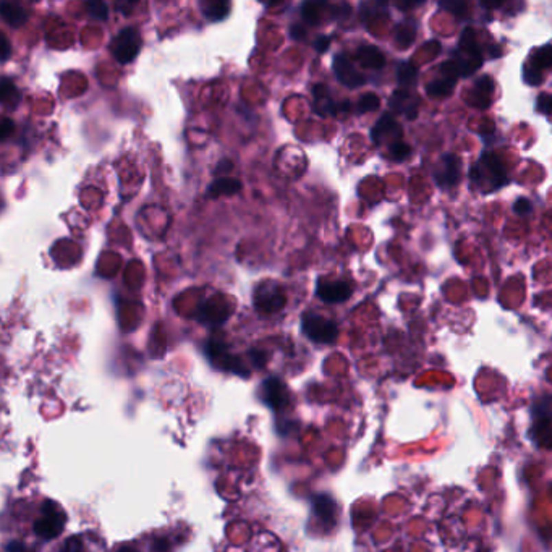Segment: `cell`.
<instances>
[{
	"instance_id": "cell-13",
	"label": "cell",
	"mask_w": 552,
	"mask_h": 552,
	"mask_svg": "<svg viewBox=\"0 0 552 552\" xmlns=\"http://www.w3.org/2000/svg\"><path fill=\"white\" fill-rule=\"evenodd\" d=\"M389 106L395 114H404L406 119H416L419 108V97L409 89H397L389 99Z\"/></svg>"
},
{
	"instance_id": "cell-23",
	"label": "cell",
	"mask_w": 552,
	"mask_h": 552,
	"mask_svg": "<svg viewBox=\"0 0 552 552\" xmlns=\"http://www.w3.org/2000/svg\"><path fill=\"white\" fill-rule=\"evenodd\" d=\"M527 65L531 67V69H535L536 71H540L542 73V70L546 69H551L552 67V46H542L540 49H536V51H533L531 57H529V60L527 62Z\"/></svg>"
},
{
	"instance_id": "cell-20",
	"label": "cell",
	"mask_w": 552,
	"mask_h": 552,
	"mask_svg": "<svg viewBox=\"0 0 552 552\" xmlns=\"http://www.w3.org/2000/svg\"><path fill=\"white\" fill-rule=\"evenodd\" d=\"M0 15L12 28H20L28 21V12L18 3L2 2L0 3Z\"/></svg>"
},
{
	"instance_id": "cell-21",
	"label": "cell",
	"mask_w": 552,
	"mask_h": 552,
	"mask_svg": "<svg viewBox=\"0 0 552 552\" xmlns=\"http://www.w3.org/2000/svg\"><path fill=\"white\" fill-rule=\"evenodd\" d=\"M356 60L360 62V65L366 67V69L379 70L382 69L384 63H386V57H384V54L379 51L378 47L363 46L358 49V52H356Z\"/></svg>"
},
{
	"instance_id": "cell-16",
	"label": "cell",
	"mask_w": 552,
	"mask_h": 552,
	"mask_svg": "<svg viewBox=\"0 0 552 552\" xmlns=\"http://www.w3.org/2000/svg\"><path fill=\"white\" fill-rule=\"evenodd\" d=\"M313 108L316 114L319 115H337L341 112V106L337 102H334V99L330 97L327 86L324 84H316L313 88Z\"/></svg>"
},
{
	"instance_id": "cell-11",
	"label": "cell",
	"mask_w": 552,
	"mask_h": 552,
	"mask_svg": "<svg viewBox=\"0 0 552 552\" xmlns=\"http://www.w3.org/2000/svg\"><path fill=\"white\" fill-rule=\"evenodd\" d=\"M334 73H336L337 80L341 81L343 86L347 88H360L366 83V78L363 75L356 70V67L353 65L350 58L343 54H338V56L334 57Z\"/></svg>"
},
{
	"instance_id": "cell-12",
	"label": "cell",
	"mask_w": 552,
	"mask_h": 552,
	"mask_svg": "<svg viewBox=\"0 0 552 552\" xmlns=\"http://www.w3.org/2000/svg\"><path fill=\"white\" fill-rule=\"evenodd\" d=\"M352 285L343 280H334V282L319 280L318 288H316V295L325 303H343L352 297Z\"/></svg>"
},
{
	"instance_id": "cell-28",
	"label": "cell",
	"mask_w": 552,
	"mask_h": 552,
	"mask_svg": "<svg viewBox=\"0 0 552 552\" xmlns=\"http://www.w3.org/2000/svg\"><path fill=\"white\" fill-rule=\"evenodd\" d=\"M379 104H381V101H379V97L376 96V94L374 93L365 94V96L360 97L358 104H356V107H358V114H366V112L376 111V108H379Z\"/></svg>"
},
{
	"instance_id": "cell-2",
	"label": "cell",
	"mask_w": 552,
	"mask_h": 552,
	"mask_svg": "<svg viewBox=\"0 0 552 552\" xmlns=\"http://www.w3.org/2000/svg\"><path fill=\"white\" fill-rule=\"evenodd\" d=\"M460 51H457L452 57L450 65L454 67L455 73L459 76H468L476 71L483 63L481 52L476 46L474 34L472 30H465L460 38Z\"/></svg>"
},
{
	"instance_id": "cell-25",
	"label": "cell",
	"mask_w": 552,
	"mask_h": 552,
	"mask_svg": "<svg viewBox=\"0 0 552 552\" xmlns=\"http://www.w3.org/2000/svg\"><path fill=\"white\" fill-rule=\"evenodd\" d=\"M397 81H399L402 88H411L418 81V69L415 65H411L410 62H402L399 69H397Z\"/></svg>"
},
{
	"instance_id": "cell-40",
	"label": "cell",
	"mask_w": 552,
	"mask_h": 552,
	"mask_svg": "<svg viewBox=\"0 0 552 552\" xmlns=\"http://www.w3.org/2000/svg\"><path fill=\"white\" fill-rule=\"evenodd\" d=\"M441 5L446 7V8H452V7H454V3L449 2V3H441ZM455 7H457V8H465V3H457Z\"/></svg>"
},
{
	"instance_id": "cell-9",
	"label": "cell",
	"mask_w": 552,
	"mask_h": 552,
	"mask_svg": "<svg viewBox=\"0 0 552 552\" xmlns=\"http://www.w3.org/2000/svg\"><path fill=\"white\" fill-rule=\"evenodd\" d=\"M261 399L274 410H284L290 404L288 389L279 378H268L261 386Z\"/></svg>"
},
{
	"instance_id": "cell-26",
	"label": "cell",
	"mask_w": 552,
	"mask_h": 552,
	"mask_svg": "<svg viewBox=\"0 0 552 552\" xmlns=\"http://www.w3.org/2000/svg\"><path fill=\"white\" fill-rule=\"evenodd\" d=\"M415 34H416L415 26L402 23L397 26V30H395V41L399 43L400 47H409L410 44L413 43Z\"/></svg>"
},
{
	"instance_id": "cell-41",
	"label": "cell",
	"mask_w": 552,
	"mask_h": 552,
	"mask_svg": "<svg viewBox=\"0 0 552 552\" xmlns=\"http://www.w3.org/2000/svg\"><path fill=\"white\" fill-rule=\"evenodd\" d=\"M117 552H138L137 549H135V547H128V546H124V547H120L119 551Z\"/></svg>"
},
{
	"instance_id": "cell-31",
	"label": "cell",
	"mask_w": 552,
	"mask_h": 552,
	"mask_svg": "<svg viewBox=\"0 0 552 552\" xmlns=\"http://www.w3.org/2000/svg\"><path fill=\"white\" fill-rule=\"evenodd\" d=\"M523 78H525V83H527V84L538 86L542 81V73H540V71H536L535 69H531L529 65H525Z\"/></svg>"
},
{
	"instance_id": "cell-7",
	"label": "cell",
	"mask_w": 552,
	"mask_h": 552,
	"mask_svg": "<svg viewBox=\"0 0 552 552\" xmlns=\"http://www.w3.org/2000/svg\"><path fill=\"white\" fill-rule=\"evenodd\" d=\"M461 161L454 154H444L434 169V182L441 188H454L460 180Z\"/></svg>"
},
{
	"instance_id": "cell-27",
	"label": "cell",
	"mask_w": 552,
	"mask_h": 552,
	"mask_svg": "<svg viewBox=\"0 0 552 552\" xmlns=\"http://www.w3.org/2000/svg\"><path fill=\"white\" fill-rule=\"evenodd\" d=\"M86 10H88L89 16L94 18V20H97V21H104L108 18V7H107V3H104V2H96V0H93V2H86Z\"/></svg>"
},
{
	"instance_id": "cell-24",
	"label": "cell",
	"mask_w": 552,
	"mask_h": 552,
	"mask_svg": "<svg viewBox=\"0 0 552 552\" xmlns=\"http://www.w3.org/2000/svg\"><path fill=\"white\" fill-rule=\"evenodd\" d=\"M0 99H2V104H5L7 107H16V104L21 99V94L18 91L15 81H12L8 76L0 81Z\"/></svg>"
},
{
	"instance_id": "cell-35",
	"label": "cell",
	"mask_w": 552,
	"mask_h": 552,
	"mask_svg": "<svg viewBox=\"0 0 552 552\" xmlns=\"http://www.w3.org/2000/svg\"><path fill=\"white\" fill-rule=\"evenodd\" d=\"M329 46H330V38H329V36H319V38L314 41V49L319 54H324L329 49Z\"/></svg>"
},
{
	"instance_id": "cell-38",
	"label": "cell",
	"mask_w": 552,
	"mask_h": 552,
	"mask_svg": "<svg viewBox=\"0 0 552 552\" xmlns=\"http://www.w3.org/2000/svg\"><path fill=\"white\" fill-rule=\"evenodd\" d=\"M290 36H292V39H295V41H303L306 36V30L303 28L301 25H292Z\"/></svg>"
},
{
	"instance_id": "cell-1",
	"label": "cell",
	"mask_w": 552,
	"mask_h": 552,
	"mask_svg": "<svg viewBox=\"0 0 552 552\" xmlns=\"http://www.w3.org/2000/svg\"><path fill=\"white\" fill-rule=\"evenodd\" d=\"M470 179L484 193L496 192L509 182L504 164L492 152H483L479 161L470 170Z\"/></svg>"
},
{
	"instance_id": "cell-6",
	"label": "cell",
	"mask_w": 552,
	"mask_h": 552,
	"mask_svg": "<svg viewBox=\"0 0 552 552\" xmlns=\"http://www.w3.org/2000/svg\"><path fill=\"white\" fill-rule=\"evenodd\" d=\"M206 355L207 358L211 360V363L219 366L220 369L230 371V373H235L243 378L250 374V371H248V368L243 365V361L240 360L238 356L229 355L227 347H225L222 342H214V341L207 342Z\"/></svg>"
},
{
	"instance_id": "cell-14",
	"label": "cell",
	"mask_w": 552,
	"mask_h": 552,
	"mask_svg": "<svg viewBox=\"0 0 552 552\" xmlns=\"http://www.w3.org/2000/svg\"><path fill=\"white\" fill-rule=\"evenodd\" d=\"M441 71L444 75L441 76V78H436L431 83L428 84V94L429 96H434V97H444V96H449L452 93V88H454L455 83H457V75L454 67L450 65V62H446L442 63L441 67Z\"/></svg>"
},
{
	"instance_id": "cell-3",
	"label": "cell",
	"mask_w": 552,
	"mask_h": 552,
	"mask_svg": "<svg viewBox=\"0 0 552 552\" xmlns=\"http://www.w3.org/2000/svg\"><path fill=\"white\" fill-rule=\"evenodd\" d=\"M67 515L54 501H46L41 507V517L34 523V533L43 540H54L63 531Z\"/></svg>"
},
{
	"instance_id": "cell-37",
	"label": "cell",
	"mask_w": 552,
	"mask_h": 552,
	"mask_svg": "<svg viewBox=\"0 0 552 552\" xmlns=\"http://www.w3.org/2000/svg\"><path fill=\"white\" fill-rule=\"evenodd\" d=\"M250 358L253 363H255V366H260V368H262V366L266 365V353L261 350H251Z\"/></svg>"
},
{
	"instance_id": "cell-10",
	"label": "cell",
	"mask_w": 552,
	"mask_h": 552,
	"mask_svg": "<svg viewBox=\"0 0 552 552\" xmlns=\"http://www.w3.org/2000/svg\"><path fill=\"white\" fill-rule=\"evenodd\" d=\"M402 135H404L402 126L397 124V120L391 114H384L371 130V139L374 144L387 143L389 146H392V144L402 141Z\"/></svg>"
},
{
	"instance_id": "cell-29",
	"label": "cell",
	"mask_w": 552,
	"mask_h": 552,
	"mask_svg": "<svg viewBox=\"0 0 552 552\" xmlns=\"http://www.w3.org/2000/svg\"><path fill=\"white\" fill-rule=\"evenodd\" d=\"M411 152V148L409 144L405 143H395L392 144V146H389V154H391V157L393 161L400 162V161H405L406 157H409V154Z\"/></svg>"
},
{
	"instance_id": "cell-5",
	"label": "cell",
	"mask_w": 552,
	"mask_h": 552,
	"mask_svg": "<svg viewBox=\"0 0 552 552\" xmlns=\"http://www.w3.org/2000/svg\"><path fill=\"white\" fill-rule=\"evenodd\" d=\"M305 336L316 343H332L338 336V327L334 321L316 313H306L301 319Z\"/></svg>"
},
{
	"instance_id": "cell-33",
	"label": "cell",
	"mask_w": 552,
	"mask_h": 552,
	"mask_svg": "<svg viewBox=\"0 0 552 552\" xmlns=\"http://www.w3.org/2000/svg\"><path fill=\"white\" fill-rule=\"evenodd\" d=\"M13 128H15L13 122L8 119V117H5V119L2 120V126H0V139L5 141V139L13 133Z\"/></svg>"
},
{
	"instance_id": "cell-32",
	"label": "cell",
	"mask_w": 552,
	"mask_h": 552,
	"mask_svg": "<svg viewBox=\"0 0 552 552\" xmlns=\"http://www.w3.org/2000/svg\"><path fill=\"white\" fill-rule=\"evenodd\" d=\"M533 211V203L528 198H518L514 203V212L518 216H528Z\"/></svg>"
},
{
	"instance_id": "cell-39",
	"label": "cell",
	"mask_w": 552,
	"mask_h": 552,
	"mask_svg": "<svg viewBox=\"0 0 552 552\" xmlns=\"http://www.w3.org/2000/svg\"><path fill=\"white\" fill-rule=\"evenodd\" d=\"M7 549H8V552H21L23 551V546H21L20 542H10Z\"/></svg>"
},
{
	"instance_id": "cell-36",
	"label": "cell",
	"mask_w": 552,
	"mask_h": 552,
	"mask_svg": "<svg viewBox=\"0 0 552 552\" xmlns=\"http://www.w3.org/2000/svg\"><path fill=\"white\" fill-rule=\"evenodd\" d=\"M65 552H81V540L78 536H71L69 541H67L65 547H63Z\"/></svg>"
},
{
	"instance_id": "cell-34",
	"label": "cell",
	"mask_w": 552,
	"mask_h": 552,
	"mask_svg": "<svg viewBox=\"0 0 552 552\" xmlns=\"http://www.w3.org/2000/svg\"><path fill=\"white\" fill-rule=\"evenodd\" d=\"M0 44H2V47H0V52H2V62H7L8 57H10V43H8L7 36L5 34H0Z\"/></svg>"
},
{
	"instance_id": "cell-17",
	"label": "cell",
	"mask_w": 552,
	"mask_h": 552,
	"mask_svg": "<svg viewBox=\"0 0 552 552\" xmlns=\"http://www.w3.org/2000/svg\"><path fill=\"white\" fill-rule=\"evenodd\" d=\"M531 437L536 446L542 447V449H551L552 447V415H540L536 418L535 424L531 428Z\"/></svg>"
},
{
	"instance_id": "cell-15",
	"label": "cell",
	"mask_w": 552,
	"mask_h": 552,
	"mask_svg": "<svg viewBox=\"0 0 552 552\" xmlns=\"http://www.w3.org/2000/svg\"><path fill=\"white\" fill-rule=\"evenodd\" d=\"M492 91H494V83H492L491 76H481L474 81L473 88H472V97L468 99L470 104L478 108H486L490 107Z\"/></svg>"
},
{
	"instance_id": "cell-8",
	"label": "cell",
	"mask_w": 552,
	"mask_h": 552,
	"mask_svg": "<svg viewBox=\"0 0 552 552\" xmlns=\"http://www.w3.org/2000/svg\"><path fill=\"white\" fill-rule=\"evenodd\" d=\"M285 295L275 284L260 285L255 292V306L261 313H277L285 305Z\"/></svg>"
},
{
	"instance_id": "cell-30",
	"label": "cell",
	"mask_w": 552,
	"mask_h": 552,
	"mask_svg": "<svg viewBox=\"0 0 552 552\" xmlns=\"http://www.w3.org/2000/svg\"><path fill=\"white\" fill-rule=\"evenodd\" d=\"M536 108L552 119V94H541L536 101Z\"/></svg>"
},
{
	"instance_id": "cell-4",
	"label": "cell",
	"mask_w": 552,
	"mask_h": 552,
	"mask_svg": "<svg viewBox=\"0 0 552 552\" xmlns=\"http://www.w3.org/2000/svg\"><path fill=\"white\" fill-rule=\"evenodd\" d=\"M139 49H141V36L133 26H126V28L120 30L111 44L112 56L122 65L133 62L138 57Z\"/></svg>"
},
{
	"instance_id": "cell-22",
	"label": "cell",
	"mask_w": 552,
	"mask_h": 552,
	"mask_svg": "<svg viewBox=\"0 0 552 552\" xmlns=\"http://www.w3.org/2000/svg\"><path fill=\"white\" fill-rule=\"evenodd\" d=\"M203 13L207 20L211 21H220L225 20L230 13V3L220 2V0H209V2H203Z\"/></svg>"
},
{
	"instance_id": "cell-19",
	"label": "cell",
	"mask_w": 552,
	"mask_h": 552,
	"mask_svg": "<svg viewBox=\"0 0 552 552\" xmlns=\"http://www.w3.org/2000/svg\"><path fill=\"white\" fill-rule=\"evenodd\" d=\"M240 189H242L240 180L230 179V176H220V179H217L211 183L209 189H207V196L209 198L232 196V194H237Z\"/></svg>"
},
{
	"instance_id": "cell-18",
	"label": "cell",
	"mask_w": 552,
	"mask_h": 552,
	"mask_svg": "<svg viewBox=\"0 0 552 552\" xmlns=\"http://www.w3.org/2000/svg\"><path fill=\"white\" fill-rule=\"evenodd\" d=\"M313 510L321 522H324L325 525H334L336 523V512L337 507L336 502L332 501V497L327 494H319L313 499Z\"/></svg>"
}]
</instances>
